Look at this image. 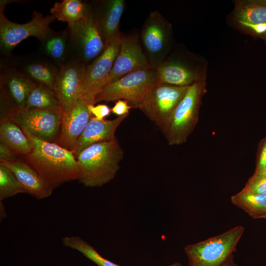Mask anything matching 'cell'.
Segmentation results:
<instances>
[{
    "instance_id": "4",
    "label": "cell",
    "mask_w": 266,
    "mask_h": 266,
    "mask_svg": "<svg viewBox=\"0 0 266 266\" xmlns=\"http://www.w3.org/2000/svg\"><path fill=\"white\" fill-rule=\"evenodd\" d=\"M157 83L156 69L151 67L139 69L107 84L96 97V102L122 100L138 108L148 91Z\"/></svg>"
},
{
    "instance_id": "10",
    "label": "cell",
    "mask_w": 266,
    "mask_h": 266,
    "mask_svg": "<svg viewBox=\"0 0 266 266\" xmlns=\"http://www.w3.org/2000/svg\"><path fill=\"white\" fill-rule=\"evenodd\" d=\"M188 87L157 83L148 91L138 108L163 131Z\"/></svg>"
},
{
    "instance_id": "20",
    "label": "cell",
    "mask_w": 266,
    "mask_h": 266,
    "mask_svg": "<svg viewBox=\"0 0 266 266\" xmlns=\"http://www.w3.org/2000/svg\"><path fill=\"white\" fill-rule=\"evenodd\" d=\"M128 115L118 116L110 120H99L92 116L78 139L73 153L75 157L93 144L115 139V133L117 128Z\"/></svg>"
},
{
    "instance_id": "19",
    "label": "cell",
    "mask_w": 266,
    "mask_h": 266,
    "mask_svg": "<svg viewBox=\"0 0 266 266\" xmlns=\"http://www.w3.org/2000/svg\"><path fill=\"white\" fill-rule=\"evenodd\" d=\"M13 65L36 83L54 90L60 66L45 56H27L15 61Z\"/></svg>"
},
{
    "instance_id": "35",
    "label": "cell",
    "mask_w": 266,
    "mask_h": 266,
    "mask_svg": "<svg viewBox=\"0 0 266 266\" xmlns=\"http://www.w3.org/2000/svg\"><path fill=\"white\" fill-rule=\"evenodd\" d=\"M6 217L5 209L2 201H0V220H3Z\"/></svg>"
},
{
    "instance_id": "24",
    "label": "cell",
    "mask_w": 266,
    "mask_h": 266,
    "mask_svg": "<svg viewBox=\"0 0 266 266\" xmlns=\"http://www.w3.org/2000/svg\"><path fill=\"white\" fill-rule=\"evenodd\" d=\"M232 202L254 219H266V194L242 189L231 197Z\"/></svg>"
},
{
    "instance_id": "22",
    "label": "cell",
    "mask_w": 266,
    "mask_h": 266,
    "mask_svg": "<svg viewBox=\"0 0 266 266\" xmlns=\"http://www.w3.org/2000/svg\"><path fill=\"white\" fill-rule=\"evenodd\" d=\"M0 140L18 155L25 156L33 149L31 141L22 130L6 117L0 123Z\"/></svg>"
},
{
    "instance_id": "26",
    "label": "cell",
    "mask_w": 266,
    "mask_h": 266,
    "mask_svg": "<svg viewBox=\"0 0 266 266\" xmlns=\"http://www.w3.org/2000/svg\"><path fill=\"white\" fill-rule=\"evenodd\" d=\"M25 107L47 109L61 108L54 91L44 85L37 83L29 95Z\"/></svg>"
},
{
    "instance_id": "21",
    "label": "cell",
    "mask_w": 266,
    "mask_h": 266,
    "mask_svg": "<svg viewBox=\"0 0 266 266\" xmlns=\"http://www.w3.org/2000/svg\"><path fill=\"white\" fill-rule=\"evenodd\" d=\"M40 41L42 55L59 66L71 60L67 29L61 32L53 31Z\"/></svg>"
},
{
    "instance_id": "1",
    "label": "cell",
    "mask_w": 266,
    "mask_h": 266,
    "mask_svg": "<svg viewBox=\"0 0 266 266\" xmlns=\"http://www.w3.org/2000/svg\"><path fill=\"white\" fill-rule=\"evenodd\" d=\"M22 131L33 144L31 152L24 156L25 161L53 190L64 183L79 179L78 165L72 151Z\"/></svg>"
},
{
    "instance_id": "29",
    "label": "cell",
    "mask_w": 266,
    "mask_h": 266,
    "mask_svg": "<svg viewBox=\"0 0 266 266\" xmlns=\"http://www.w3.org/2000/svg\"><path fill=\"white\" fill-rule=\"evenodd\" d=\"M243 189L254 193L266 194V174L255 172Z\"/></svg>"
},
{
    "instance_id": "9",
    "label": "cell",
    "mask_w": 266,
    "mask_h": 266,
    "mask_svg": "<svg viewBox=\"0 0 266 266\" xmlns=\"http://www.w3.org/2000/svg\"><path fill=\"white\" fill-rule=\"evenodd\" d=\"M6 3L0 5V46L1 52L5 55L23 40L34 36L41 41L53 30L50 25L55 18L52 15L44 16L34 11L32 20L25 24H17L9 20L4 15Z\"/></svg>"
},
{
    "instance_id": "13",
    "label": "cell",
    "mask_w": 266,
    "mask_h": 266,
    "mask_svg": "<svg viewBox=\"0 0 266 266\" xmlns=\"http://www.w3.org/2000/svg\"><path fill=\"white\" fill-rule=\"evenodd\" d=\"M122 35L107 44L102 54L87 66L84 96L95 100L108 84L109 74L120 50Z\"/></svg>"
},
{
    "instance_id": "28",
    "label": "cell",
    "mask_w": 266,
    "mask_h": 266,
    "mask_svg": "<svg viewBox=\"0 0 266 266\" xmlns=\"http://www.w3.org/2000/svg\"><path fill=\"white\" fill-rule=\"evenodd\" d=\"M20 193H25L12 172L0 164V201Z\"/></svg>"
},
{
    "instance_id": "36",
    "label": "cell",
    "mask_w": 266,
    "mask_h": 266,
    "mask_svg": "<svg viewBox=\"0 0 266 266\" xmlns=\"http://www.w3.org/2000/svg\"><path fill=\"white\" fill-rule=\"evenodd\" d=\"M234 255L233 254L221 266H238L233 260Z\"/></svg>"
},
{
    "instance_id": "16",
    "label": "cell",
    "mask_w": 266,
    "mask_h": 266,
    "mask_svg": "<svg viewBox=\"0 0 266 266\" xmlns=\"http://www.w3.org/2000/svg\"><path fill=\"white\" fill-rule=\"evenodd\" d=\"M0 87L12 107H24L27 99L37 84L21 71L12 64L1 66Z\"/></svg>"
},
{
    "instance_id": "38",
    "label": "cell",
    "mask_w": 266,
    "mask_h": 266,
    "mask_svg": "<svg viewBox=\"0 0 266 266\" xmlns=\"http://www.w3.org/2000/svg\"><path fill=\"white\" fill-rule=\"evenodd\" d=\"M261 37H262L263 39H264L266 41V34H264V35H262Z\"/></svg>"
},
{
    "instance_id": "23",
    "label": "cell",
    "mask_w": 266,
    "mask_h": 266,
    "mask_svg": "<svg viewBox=\"0 0 266 266\" xmlns=\"http://www.w3.org/2000/svg\"><path fill=\"white\" fill-rule=\"evenodd\" d=\"M89 6L90 3L80 0H63L55 2L50 12L55 19L70 26L85 16Z\"/></svg>"
},
{
    "instance_id": "18",
    "label": "cell",
    "mask_w": 266,
    "mask_h": 266,
    "mask_svg": "<svg viewBox=\"0 0 266 266\" xmlns=\"http://www.w3.org/2000/svg\"><path fill=\"white\" fill-rule=\"evenodd\" d=\"M99 26L107 45L121 33L120 22L125 8L124 0H100L92 2Z\"/></svg>"
},
{
    "instance_id": "30",
    "label": "cell",
    "mask_w": 266,
    "mask_h": 266,
    "mask_svg": "<svg viewBox=\"0 0 266 266\" xmlns=\"http://www.w3.org/2000/svg\"><path fill=\"white\" fill-rule=\"evenodd\" d=\"M89 110L92 116L98 120H102L108 116L111 112V109L105 104H98L96 106L91 104L89 106Z\"/></svg>"
},
{
    "instance_id": "3",
    "label": "cell",
    "mask_w": 266,
    "mask_h": 266,
    "mask_svg": "<svg viewBox=\"0 0 266 266\" xmlns=\"http://www.w3.org/2000/svg\"><path fill=\"white\" fill-rule=\"evenodd\" d=\"M71 60L86 66L99 57L106 44L100 31L92 2L85 16L67 26Z\"/></svg>"
},
{
    "instance_id": "31",
    "label": "cell",
    "mask_w": 266,
    "mask_h": 266,
    "mask_svg": "<svg viewBox=\"0 0 266 266\" xmlns=\"http://www.w3.org/2000/svg\"><path fill=\"white\" fill-rule=\"evenodd\" d=\"M133 108L127 101L119 100L116 101L114 106L111 108V112L117 117L122 116L129 115L130 110Z\"/></svg>"
},
{
    "instance_id": "11",
    "label": "cell",
    "mask_w": 266,
    "mask_h": 266,
    "mask_svg": "<svg viewBox=\"0 0 266 266\" xmlns=\"http://www.w3.org/2000/svg\"><path fill=\"white\" fill-rule=\"evenodd\" d=\"M86 67L72 60L60 66L54 91L64 112L85 95Z\"/></svg>"
},
{
    "instance_id": "32",
    "label": "cell",
    "mask_w": 266,
    "mask_h": 266,
    "mask_svg": "<svg viewBox=\"0 0 266 266\" xmlns=\"http://www.w3.org/2000/svg\"><path fill=\"white\" fill-rule=\"evenodd\" d=\"M244 28L251 30L253 33L260 36L266 34V22L259 24H251L245 22H238Z\"/></svg>"
},
{
    "instance_id": "37",
    "label": "cell",
    "mask_w": 266,
    "mask_h": 266,
    "mask_svg": "<svg viewBox=\"0 0 266 266\" xmlns=\"http://www.w3.org/2000/svg\"><path fill=\"white\" fill-rule=\"evenodd\" d=\"M168 266H182V265L179 263H175L173 264H171Z\"/></svg>"
},
{
    "instance_id": "25",
    "label": "cell",
    "mask_w": 266,
    "mask_h": 266,
    "mask_svg": "<svg viewBox=\"0 0 266 266\" xmlns=\"http://www.w3.org/2000/svg\"><path fill=\"white\" fill-rule=\"evenodd\" d=\"M234 17L237 22L251 24L266 22V0H249L236 2Z\"/></svg>"
},
{
    "instance_id": "5",
    "label": "cell",
    "mask_w": 266,
    "mask_h": 266,
    "mask_svg": "<svg viewBox=\"0 0 266 266\" xmlns=\"http://www.w3.org/2000/svg\"><path fill=\"white\" fill-rule=\"evenodd\" d=\"M244 228L237 226L218 235L187 245L188 266H221L236 251Z\"/></svg>"
},
{
    "instance_id": "2",
    "label": "cell",
    "mask_w": 266,
    "mask_h": 266,
    "mask_svg": "<svg viewBox=\"0 0 266 266\" xmlns=\"http://www.w3.org/2000/svg\"><path fill=\"white\" fill-rule=\"evenodd\" d=\"M124 152L117 138L93 144L76 157L79 181L86 187H100L115 176Z\"/></svg>"
},
{
    "instance_id": "12",
    "label": "cell",
    "mask_w": 266,
    "mask_h": 266,
    "mask_svg": "<svg viewBox=\"0 0 266 266\" xmlns=\"http://www.w3.org/2000/svg\"><path fill=\"white\" fill-rule=\"evenodd\" d=\"M96 103L94 99L84 96L64 112L56 143L74 153L78 139L92 117L89 106Z\"/></svg>"
},
{
    "instance_id": "15",
    "label": "cell",
    "mask_w": 266,
    "mask_h": 266,
    "mask_svg": "<svg viewBox=\"0 0 266 266\" xmlns=\"http://www.w3.org/2000/svg\"><path fill=\"white\" fill-rule=\"evenodd\" d=\"M148 67L151 66L143 50L139 33L122 34L120 50L109 74L108 84L131 72Z\"/></svg>"
},
{
    "instance_id": "7",
    "label": "cell",
    "mask_w": 266,
    "mask_h": 266,
    "mask_svg": "<svg viewBox=\"0 0 266 266\" xmlns=\"http://www.w3.org/2000/svg\"><path fill=\"white\" fill-rule=\"evenodd\" d=\"M139 35L150 66L156 69L168 56L171 49V24L158 11H152L144 21Z\"/></svg>"
},
{
    "instance_id": "34",
    "label": "cell",
    "mask_w": 266,
    "mask_h": 266,
    "mask_svg": "<svg viewBox=\"0 0 266 266\" xmlns=\"http://www.w3.org/2000/svg\"><path fill=\"white\" fill-rule=\"evenodd\" d=\"M266 169V142H265L260 155L255 172L264 174Z\"/></svg>"
},
{
    "instance_id": "33",
    "label": "cell",
    "mask_w": 266,
    "mask_h": 266,
    "mask_svg": "<svg viewBox=\"0 0 266 266\" xmlns=\"http://www.w3.org/2000/svg\"><path fill=\"white\" fill-rule=\"evenodd\" d=\"M18 154L4 143H0V161H10L17 159Z\"/></svg>"
},
{
    "instance_id": "8",
    "label": "cell",
    "mask_w": 266,
    "mask_h": 266,
    "mask_svg": "<svg viewBox=\"0 0 266 266\" xmlns=\"http://www.w3.org/2000/svg\"><path fill=\"white\" fill-rule=\"evenodd\" d=\"M63 113L62 108L47 109L13 107L10 109L6 117L32 135L56 143Z\"/></svg>"
},
{
    "instance_id": "39",
    "label": "cell",
    "mask_w": 266,
    "mask_h": 266,
    "mask_svg": "<svg viewBox=\"0 0 266 266\" xmlns=\"http://www.w3.org/2000/svg\"><path fill=\"white\" fill-rule=\"evenodd\" d=\"M264 174H266V169L265 170V172Z\"/></svg>"
},
{
    "instance_id": "17",
    "label": "cell",
    "mask_w": 266,
    "mask_h": 266,
    "mask_svg": "<svg viewBox=\"0 0 266 266\" xmlns=\"http://www.w3.org/2000/svg\"><path fill=\"white\" fill-rule=\"evenodd\" d=\"M13 174L25 192L38 200L49 197L53 189L46 181L25 160L0 161Z\"/></svg>"
},
{
    "instance_id": "6",
    "label": "cell",
    "mask_w": 266,
    "mask_h": 266,
    "mask_svg": "<svg viewBox=\"0 0 266 266\" xmlns=\"http://www.w3.org/2000/svg\"><path fill=\"white\" fill-rule=\"evenodd\" d=\"M203 81L188 87L184 97L172 114L162 131L169 145H179L187 140L198 119Z\"/></svg>"
},
{
    "instance_id": "14",
    "label": "cell",
    "mask_w": 266,
    "mask_h": 266,
    "mask_svg": "<svg viewBox=\"0 0 266 266\" xmlns=\"http://www.w3.org/2000/svg\"><path fill=\"white\" fill-rule=\"evenodd\" d=\"M159 83L186 87L202 80L201 73L190 57L176 52L157 68Z\"/></svg>"
},
{
    "instance_id": "27",
    "label": "cell",
    "mask_w": 266,
    "mask_h": 266,
    "mask_svg": "<svg viewBox=\"0 0 266 266\" xmlns=\"http://www.w3.org/2000/svg\"><path fill=\"white\" fill-rule=\"evenodd\" d=\"M63 244L76 250L98 266H120L103 258L89 243L78 236H67L62 239Z\"/></svg>"
}]
</instances>
